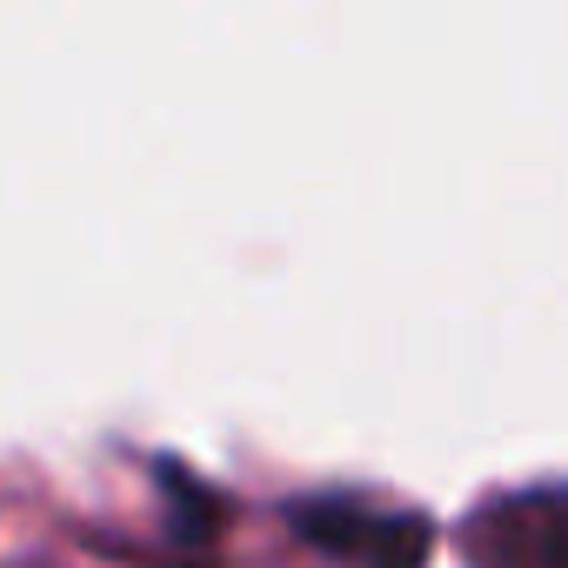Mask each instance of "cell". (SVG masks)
<instances>
[{
	"instance_id": "cell-2",
	"label": "cell",
	"mask_w": 568,
	"mask_h": 568,
	"mask_svg": "<svg viewBox=\"0 0 568 568\" xmlns=\"http://www.w3.org/2000/svg\"><path fill=\"white\" fill-rule=\"evenodd\" d=\"M468 568H568V481L488 495L462 521Z\"/></svg>"
},
{
	"instance_id": "cell-3",
	"label": "cell",
	"mask_w": 568,
	"mask_h": 568,
	"mask_svg": "<svg viewBox=\"0 0 568 568\" xmlns=\"http://www.w3.org/2000/svg\"><path fill=\"white\" fill-rule=\"evenodd\" d=\"M154 481H161L168 535H174V541H214V528H221V501H214V488L194 481L181 462H154Z\"/></svg>"
},
{
	"instance_id": "cell-1",
	"label": "cell",
	"mask_w": 568,
	"mask_h": 568,
	"mask_svg": "<svg viewBox=\"0 0 568 568\" xmlns=\"http://www.w3.org/2000/svg\"><path fill=\"white\" fill-rule=\"evenodd\" d=\"M295 535L322 555H335L342 568H428L435 555V528L408 508H375L355 495H308L288 508Z\"/></svg>"
}]
</instances>
